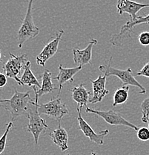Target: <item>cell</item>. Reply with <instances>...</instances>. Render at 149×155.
<instances>
[{
    "label": "cell",
    "instance_id": "obj_9",
    "mask_svg": "<svg viewBox=\"0 0 149 155\" xmlns=\"http://www.w3.org/2000/svg\"><path fill=\"white\" fill-rule=\"evenodd\" d=\"M76 111L78 113V116L76 118L78 121V126L79 129L84 134L86 137L89 139L91 142L96 143L97 145H103L104 139L109 133V130L106 129L100 131L99 133H96L94 129L91 127V125L85 120L82 116V110L79 107L76 108Z\"/></svg>",
    "mask_w": 149,
    "mask_h": 155
},
{
    "label": "cell",
    "instance_id": "obj_20",
    "mask_svg": "<svg viewBox=\"0 0 149 155\" xmlns=\"http://www.w3.org/2000/svg\"><path fill=\"white\" fill-rule=\"evenodd\" d=\"M140 107L142 112V122L143 123H148L149 122V96L142 101Z\"/></svg>",
    "mask_w": 149,
    "mask_h": 155
},
{
    "label": "cell",
    "instance_id": "obj_4",
    "mask_svg": "<svg viewBox=\"0 0 149 155\" xmlns=\"http://www.w3.org/2000/svg\"><path fill=\"white\" fill-rule=\"evenodd\" d=\"M36 107L39 115L43 114L49 116L58 121L59 123L64 116L69 114L66 104L60 98H53L45 104H37Z\"/></svg>",
    "mask_w": 149,
    "mask_h": 155
},
{
    "label": "cell",
    "instance_id": "obj_28",
    "mask_svg": "<svg viewBox=\"0 0 149 155\" xmlns=\"http://www.w3.org/2000/svg\"><path fill=\"white\" fill-rule=\"evenodd\" d=\"M0 62H2V54H1V51H0Z\"/></svg>",
    "mask_w": 149,
    "mask_h": 155
},
{
    "label": "cell",
    "instance_id": "obj_2",
    "mask_svg": "<svg viewBox=\"0 0 149 155\" xmlns=\"http://www.w3.org/2000/svg\"><path fill=\"white\" fill-rule=\"evenodd\" d=\"M34 1H29L25 17L17 33L18 46L20 48H22L25 42L36 38L39 34V29L35 25L33 19V3Z\"/></svg>",
    "mask_w": 149,
    "mask_h": 155
},
{
    "label": "cell",
    "instance_id": "obj_1",
    "mask_svg": "<svg viewBox=\"0 0 149 155\" xmlns=\"http://www.w3.org/2000/svg\"><path fill=\"white\" fill-rule=\"evenodd\" d=\"M33 100L30 98V92L21 93L14 88V94L11 99H5L3 107L11 114L12 122L17 120L19 117L27 116L28 107Z\"/></svg>",
    "mask_w": 149,
    "mask_h": 155
},
{
    "label": "cell",
    "instance_id": "obj_22",
    "mask_svg": "<svg viewBox=\"0 0 149 155\" xmlns=\"http://www.w3.org/2000/svg\"><path fill=\"white\" fill-rule=\"evenodd\" d=\"M137 138L141 141H148L149 140V128L147 127H141L137 130Z\"/></svg>",
    "mask_w": 149,
    "mask_h": 155
},
{
    "label": "cell",
    "instance_id": "obj_8",
    "mask_svg": "<svg viewBox=\"0 0 149 155\" xmlns=\"http://www.w3.org/2000/svg\"><path fill=\"white\" fill-rule=\"evenodd\" d=\"M64 35V31L60 30L54 38H52L48 43L45 45L41 52L36 58V64L41 67H44L46 62L57 54L59 48V44L62 40V37Z\"/></svg>",
    "mask_w": 149,
    "mask_h": 155
},
{
    "label": "cell",
    "instance_id": "obj_30",
    "mask_svg": "<svg viewBox=\"0 0 149 155\" xmlns=\"http://www.w3.org/2000/svg\"><path fill=\"white\" fill-rule=\"evenodd\" d=\"M67 155H70V154H67Z\"/></svg>",
    "mask_w": 149,
    "mask_h": 155
},
{
    "label": "cell",
    "instance_id": "obj_19",
    "mask_svg": "<svg viewBox=\"0 0 149 155\" xmlns=\"http://www.w3.org/2000/svg\"><path fill=\"white\" fill-rule=\"evenodd\" d=\"M130 89V86H125L123 85L122 87H120L113 95V102L112 106L113 107H115L118 104H124L127 101L129 98V91Z\"/></svg>",
    "mask_w": 149,
    "mask_h": 155
},
{
    "label": "cell",
    "instance_id": "obj_24",
    "mask_svg": "<svg viewBox=\"0 0 149 155\" xmlns=\"http://www.w3.org/2000/svg\"><path fill=\"white\" fill-rule=\"evenodd\" d=\"M137 76H144L149 78V62L147 63L139 72H137Z\"/></svg>",
    "mask_w": 149,
    "mask_h": 155
},
{
    "label": "cell",
    "instance_id": "obj_3",
    "mask_svg": "<svg viewBox=\"0 0 149 155\" xmlns=\"http://www.w3.org/2000/svg\"><path fill=\"white\" fill-rule=\"evenodd\" d=\"M112 57H110L109 62H108V65H101L99 67V69L100 72H102L106 77L113 76L117 77L121 81L123 82V84L125 86H133L137 87L140 90L139 92V94H145L146 93V90L143 86L140 84L137 80H136L135 77L133 75V72L131 69L128 68L127 69H119L116 68H113L110 66V63H111Z\"/></svg>",
    "mask_w": 149,
    "mask_h": 155
},
{
    "label": "cell",
    "instance_id": "obj_14",
    "mask_svg": "<svg viewBox=\"0 0 149 155\" xmlns=\"http://www.w3.org/2000/svg\"><path fill=\"white\" fill-rule=\"evenodd\" d=\"M149 4L138 3L132 0H117L116 8L120 14H129L131 19H137V13L141 9L148 8Z\"/></svg>",
    "mask_w": 149,
    "mask_h": 155
},
{
    "label": "cell",
    "instance_id": "obj_27",
    "mask_svg": "<svg viewBox=\"0 0 149 155\" xmlns=\"http://www.w3.org/2000/svg\"><path fill=\"white\" fill-rule=\"evenodd\" d=\"M5 99H0V103H4Z\"/></svg>",
    "mask_w": 149,
    "mask_h": 155
},
{
    "label": "cell",
    "instance_id": "obj_10",
    "mask_svg": "<svg viewBox=\"0 0 149 155\" xmlns=\"http://www.w3.org/2000/svg\"><path fill=\"white\" fill-rule=\"evenodd\" d=\"M142 23L149 24V14L145 17H137L136 19H130L124 25H123L119 34L112 35L110 42L112 45L115 46H121L123 40L127 37H130L131 32L133 31V28L136 25Z\"/></svg>",
    "mask_w": 149,
    "mask_h": 155
},
{
    "label": "cell",
    "instance_id": "obj_21",
    "mask_svg": "<svg viewBox=\"0 0 149 155\" xmlns=\"http://www.w3.org/2000/svg\"><path fill=\"white\" fill-rule=\"evenodd\" d=\"M13 127V122H8L7 124V127H6V130L5 131V133L3 134V135L0 137V155L4 152L5 149L6 147V143H7V139H8V135L9 131L11 130Z\"/></svg>",
    "mask_w": 149,
    "mask_h": 155
},
{
    "label": "cell",
    "instance_id": "obj_17",
    "mask_svg": "<svg viewBox=\"0 0 149 155\" xmlns=\"http://www.w3.org/2000/svg\"><path fill=\"white\" fill-rule=\"evenodd\" d=\"M70 91L72 93V98L77 104L79 109H82L83 107H87L88 102H89L90 95L91 93L86 90L84 84H80L79 86L74 87L70 89Z\"/></svg>",
    "mask_w": 149,
    "mask_h": 155
},
{
    "label": "cell",
    "instance_id": "obj_6",
    "mask_svg": "<svg viewBox=\"0 0 149 155\" xmlns=\"http://www.w3.org/2000/svg\"><path fill=\"white\" fill-rule=\"evenodd\" d=\"M26 116L29 120L28 127H27V130L33 134L35 144L37 145L40 135L43 132H45L48 130V126L46 123V121L40 117L36 107H35V110H33L29 106Z\"/></svg>",
    "mask_w": 149,
    "mask_h": 155
},
{
    "label": "cell",
    "instance_id": "obj_26",
    "mask_svg": "<svg viewBox=\"0 0 149 155\" xmlns=\"http://www.w3.org/2000/svg\"><path fill=\"white\" fill-rule=\"evenodd\" d=\"M91 155H97V153L94 152V151H91Z\"/></svg>",
    "mask_w": 149,
    "mask_h": 155
},
{
    "label": "cell",
    "instance_id": "obj_13",
    "mask_svg": "<svg viewBox=\"0 0 149 155\" xmlns=\"http://www.w3.org/2000/svg\"><path fill=\"white\" fill-rule=\"evenodd\" d=\"M107 77L105 75H99L96 80L90 79V81L92 83L93 96L90 98L89 103L97 104L101 102L104 98L109 93V90L105 88Z\"/></svg>",
    "mask_w": 149,
    "mask_h": 155
},
{
    "label": "cell",
    "instance_id": "obj_25",
    "mask_svg": "<svg viewBox=\"0 0 149 155\" xmlns=\"http://www.w3.org/2000/svg\"><path fill=\"white\" fill-rule=\"evenodd\" d=\"M5 74L0 72V87H4L8 83V78Z\"/></svg>",
    "mask_w": 149,
    "mask_h": 155
},
{
    "label": "cell",
    "instance_id": "obj_12",
    "mask_svg": "<svg viewBox=\"0 0 149 155\" xmlns=\"http://www.w3.org/2000/svg\"><path fill=\"white\" fill-rule=\"evenodd\" d=\"M32 89L35 93V99L31 102V104L33 106H36L37 104H39L38 101H39V98L40 97L44 96L45 94L52 93L54 90H57V87L52 82L51 73L49 70L45 69V71L43 72L42 75L41 88L36 89V87H33Z\"/></svg>",
    "mask_w": 149,
    "mask_h": 155
},
{
    "label": "cell",
    "instance_id": "obj_15",
    "mask_svg": "<svg viewBox=\"0 0 149 155\" xmlns=\"http://www.w3.org/2000/svg\"><path fill=\"white\" fill-rule=\"evenodd\" d=\"M82 69V67H76L73 68H64L62 64L59 66V73L57 76L54 78L55 80L58 81L59 84V92L57 93V98L60 96L61 91L63 87V85L66 82H70L72 83L73 81V77L75 76L76 74H77L81 69Z\"/></svg>",
    "mask_w": 149,
    "mask_h": 155
},
{
    "label": "cell",
    "instance_id": "obj_11",
    "mask_svg": "<svg viewBox=\"0 0 149 155\" xmlns=\"http://www.w3.org/2000/svg\"><path fill=\"white\" fill-rule=\"evenodd\" d=\"M98 41L96 39H91L87 47L82 50H80L79 48H73V61L75 64L77 65V67H83L87 64L92 65V49L94 46L97 44Z\"/></svg>",
    "mask_w": 149,
    "mask_h": 155
},
{
    "label": "cell",
    "instance_id": "obj_29",
    "mask_svg": "<svg viewBox=\"0 0 149 155\" xmlns=\"http://www.w3.org/2000/svg\"><path fill=\"white\" fill-rule=\"evenodd\" d=\"M148 128H149V122H148Z\"/></svg>",
    "mask_w": 149,
    "mask_h": 155
},
{
    "label": "cell",
    "instance_id": "obj_18",
    "mask_svg": "<svg viewBox=\"0 0 149 155\" xmlns=\"http://www.w3.org/2000/svg\"><path fill=\"white\" fill-rule=\"evenodd\" d=\"M21 83L22 85H28L29 87H36L38 89L41 88V84L31 71V63L28 61L24 69V72L20 78Z\"/></svg>",
    "mask_w": 149,
    "mask_h": 155
},
{
    "label": "cell",
    "instance_id": "obj_7",
    "mask_svg": "<svg viewBox=\"0 0 149 155\" xmlns=\"http://www.w3.org/2000/svg\"><path fill=\"white\" fill-rule=\"evenodd\" d=\"M85 111L88 114H94L95 115L99 116L102 119H103L105 122L110 125H123L127 126L134 129V130H138L139 127L134 124L131 123L128 120H126L121 114L115 112L113 110H110L108 111H102L99 110H94L92 108H90L86 107Z\"/></svg>",
    "mask_w": 149,
    "mask_h": 155
},
{
    "label": "cell",
    "instance_id": "obj_5",
    "mask_svg": "<svg viewBox=\"0 0 149 155\" xmlns=\"http://www.w3.org/2000/svg\"><path fill=\"white\" fill-rule=\"evenodd\" d=\"M10 54V59L2 66V69L7 77L14 79L22 86L20 78H19L21 70L25 69V65L28 63V58L27 54H22L20 56L14 55L12 53Z\"/></svg>",
    "mask_w": 149,
    "mask_h": 155
},
{
    "label": "cell",
    "instance_id": "obj_16",
    "mask_svg": "<svg viewBox=\"0 0 149 155\" xmlns=\"http://www.w3.org/2000/svg\"><path fill=\"white\" fill-rule=\"evenodd\" d=\"M50 137L53 143L57 145L62 151H65L68 149V134L66 130L59 123L57 128L51 130L49 133Z\"/></svg>",
    "mask_w": 149,
    "mask_h": 155
},
{
    "label": "cell",
    "instance_id": "obj_23",
    "mask_svg": "<svg viewBox=\"0 0 149 155\" xmlns=\"http://www.w3.org/2000/svg\"><path fill=\"white\" fill-rule=\"evenodd\" d=\"M138 40L139 43L142 46H149V32H142L138 36Z\"/></svg>",
    "mask_w": 149,
    "mask_h": 155
}]
</instances>
